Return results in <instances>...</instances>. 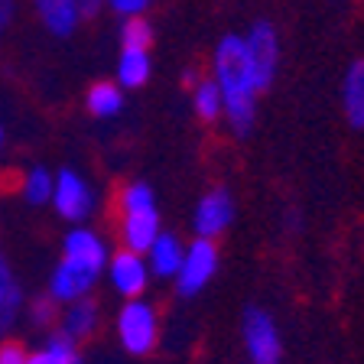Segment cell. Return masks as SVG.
Returning <instances> with one entry per match:
<instances>
[{
  "label": "cell",
  "instance_id": "1",
  "mask_svg": "<svg viewBox=\"0 0 364 364\" xmlns=\"http://www.w3.org/2000/svg\"><path fill=\"white\" fill-rule=\"evenodd\" d=\"M212 78L221 91L225 121L235 136H247L257 121V95L254 78L244 62V39L237 33H228L218 39L212 53Z\"/></svg>",
  "mask_w": 364,
  "mask_h": 364
},
{
  "label": "cell",
  "instance_id": "2",
  "mask_svg": "<svg viewBox=\"0 0 364 364\" xmlns=\"http://www.w3.org/2000/svg\"><path fill=\"white\" fill-rule=\"evenodd\" d=\"M117 228H121L124 247L146 254L153 237L159 235L156 196L146 182H127L121 189V196H117Z\"/></svg>",
  "mask_w": 364,
  "mask_h": 364
},
{
  "label": "cell",
  "instance_id": "3",
  "mask_svg": "<svg viewBox=\"0 0 364 364\" xmlns=\"http://www.w3.org/2000/svg\"><path fill=\"white\" fill-rule=\"evenodd\" d=\"M117 341L121 348L134 358H146L156 351L159 345V309L144 299V296H134L121 306L117 312Z\"/></svg>",
  "mask_w": 364,
  "mask_h": 364
},
{
  "label": "cell",
  "instance_id": "4",
  "mask_svg": "<svg viewBox=\"0 0 364 364\" xmlns=\"http://www.w3.org/2000/svg\"><path fill=\"white\" fill-rule=\"evenodd\" d=\"M244 39V62H247V72L254 78V88L257 91H270V85L277 82V72H280V36L273 30V23L257 20L247 30Z\"/></svg>",
  "mask_w": 364,
  "mask_h": 364
},
{
  "label": "cell",
  "instance_id": "5",
  "mask_svg": "<svg viewBox=\"0 0 364 364\" xmlns=\"http://www.w3.org/2000/svg\"><path fill=\"white\" fill-rule=\"evenodd\" d=\"M241 338H244V351H247L250 364H280L283 361L280 328H277V322H273V316L267 309L250 306L244 312Z\"/></svg>",
  "mask_w": 364,
  "mask_h": 364
},
{
  "label": "cell",
  "instance_id": "6",
  "mask_svg": "<svg viewBox=\"0 0 364 364\" xmlns=\"http://www.w3.org/2000/svg\"><path fill=\"white\" fill-rule=\"evenodd\" d=\"M218 273V247L208 237H196L182 254V264L176 270V293L179 296H198L208 280Z\"/></svg>",
  "mask_w": 364,
  "mask_h": 364
},
{
  "label": "cell",
  "instance_id": "7",
  "mask_svg": "<svg viewBox=\"0 0 364 364\" xmlns=\"http://www.w3.org/2000/svg\"><path fill=\"white\" fill-rule=\"evenodd\" d=\"M55 215L72 225H85L91 212H95V192H91L88 179L75 169H59L55 173V186H53V202Z\"/></svg>",
  "mask_w": 364,
  "mask_h": 364
},
{
  "label": "cell",
  "instance_id": "8",
  "mask_svg": "<svg viewBox=\"0 0 364 364\" xmlns=\"http://www.w3.org/2000/svg\"><path fill=\"white\" fill-rule=\"evenodd\" d=\"M235 221V198L228 189H208L198 198L196 212H192V228H196V237H208L215 241L218 235H225Z\"/></svg>",
  "mask_w": 364,
  "mask_h": 364
},
{
  "label": "cell",
  "instance_id": "9",
  "mask_svg": "<svg viewBox=\"0 0 364 364\" xmlns=\"http://www.w3.org/2000/svg\"><path fill=\"white\" fill-rule=\"evenodd\" d=\"M62 260L78 264V267H85V270L101 277V273L107 270L111 254H107V244L101 241L98 231H91L88 225H75L65 237H62Z\"/></svg>",
  "mask_w": 364,
  "mask_h": 364
},
{
  "label": "cell",
  "instance_id": "10",
  "mask_svg": "<svg viewBox=\"0 0 364 364\" xmlns=\"http://www.w3.org/2000/svg\"><path fill=\"white\" fill-rule=\"evenodd\" d=\"M150 277H153L150 264H146V257L136 254V250L121 247L117 254H111V260H107V280H111L114 293H121L124 299L144 296Z\"/></svg>",
  "mask_w": 364,
  "mask_h": 364
},
{
  "label": "cell",
  "instance_id": "11",
  "mask_svg": "<svg viewBox=\"0 0 364 364\" xmlns=\"http://www.w3.org/2000/svg\"><path fill=\"white\" fill-rule=\"evenodd\" d=\"M95 283H98V273L85 270L78 264H68V260H59L55 270L49 273V289L46 293L53 296L59 306H65V303H75V299L88 296L95 289Z\"/></svg>",
  "mask_w": 364,
  "mask_h": 364
},
{
  "label": "cell",
  "instance_id": "12",
  "mask_svg": "<svg viewBox=\"0 0 364 364\" xmlns=\"http://www.w3.org/2000/svg\"><path fill=\"white\" fill-rule=\"evenodd\" d=\"M36 20L43 23L46 33L65 39L82 26V14H78V0H30Z\"/></svg>",
  "mask_w": 364,
  "mask_h": 364
},
{
  "label": "cell",
  "instance_id": "13",
  "mask_svg": "<svg viewBox=\"0 0 364 364\" xmlns=\"http://www.w3.org/2000/svg\"><path fill=\"white\" fill-rule=\"evenodd\" d=\"M101 326V309L95 299L82 296L75 303H65V312L59 316V332L72 341H88Z\"/></svg>",
  "mask_w": 364,
  "mask_h": 364
},
{
  "label": "cell",
  "instance_id": "14",
  "mask_svg": "<svg viewBox=\"0 0 364 364\" xmlns=\"http://www.w3.org/2000/svg\"><path fill=\"white\" fill-rule=\"evenodd\" d=\"M153 72V59L150 49H134V46H121V55H117V65H114V82L121 85L124 91L144 88L150 82Z\"/></svg>",
  "mask_w": 364,
  "mask_h": 364
},
{
  "label": "cell",
  "instance_id": "15",
  "mask_svg": "<svg viewBox=\"0 0 364 364\" xmlns=\"http://www.w3.org/2000/svg\"><path fill=\"white\" fill-rule=\"evenodd\" d=\"M341 111L355 130H364V59H355L341 78Z\"/></svg>",
  "mask_w": 364,
  "mask_h": 364
},
{
  "label": "cell",
  "instance_id": "16",
  "mask_svg": "<svg viewBox=\"0 0 364 364\" xmlns=\"http://www.w3.org/2000/svg\"><path fill=\"white\" fill-rule=\"evenodd\" d=\"M23 303H26V299H23L20 280L14 277L7 257L0 254V338L16 326V318H20V312H23Z\"/></svg>",
  "mask_w": 364,
  "mask_h": 364
},
{
  "label": "cell",
  "instance_id": "17",
  "mask_svg": "<svg viewBox=\"0 0 364 364\" xmlns=\"http://www.w3.org/2000/svg\"><path fill=\"white\" fill-rule=\"evenodd\" d=\"M182 254H186V247H182V241L176 235H169V231H159L156 237H153V244L146 247V264H150V273L153 277H176V270H179L182 264Z\"/></svg>",
  "mask_w": 364,
  "mask_h": 364
},
{
  "label": "cell",
  "instance_id": "18",
  "mask_svg": "<svg viewBox=\"0 0 364 364\" xmlns=\"http://www.w3.org/2000/svg\"><path fill=\"white\" fill-rule=\"evenodd\" d=\"M85 107H88L91 117L111 121L124 111V88L117 82H95L85 91Z\"/></svg>",
  "mask_w": 364,
  "mask_h": 364
},
{
  "label": "cell",
  "instance_id": "19",
  "mask_svg": "<svg viewBox=\"0 0 364 364\" xmlns=\"http://www.w3.org/2000/svg\"><path fill=\"white\" fill-rule=\"evenodd\" d=\"M26 364H82L78 341H72L62 332H53L43 341V348H36V351L26 355Z\"/></svg>",
  "mask_w": 364,
  "mask_h": 364
},
{
  "label": "cell",
  "instance_id": "20",
  "mask_svg": "<svg viewBox=\"0 0 364 364\" xmlns=\"http://www.w3.org/2000/svg\"><path fill=\"white\" fill-rule=\"evenodd\" d=\"M192 111H196L198 121L205 124H215L225 117V105H221V91L218 85H215V78H198L196 85H192Z\"/></svg>",
  "mask_w": 364,
  "mask_h": 364
},
{
  "label": "cell",
  "instance_id": "21",
  "mask_svg": "<svg viewBox=\"0 0 364 364\" xmlns=\"http://www.w3.org/2000/svg\"><path fill=\"white\" fill-rule=\"evenodd\" d=\"M53 186L55 173H49L46 166H30L20 179V196L26 205H49L53 202Z\"/></svg>",
  "mask_w": 364,
  "mask_h": 364
},
{
  "label": "cell",
  "instance_id": "22",
  "mask_svg": "<svg viewBox=\"0 0 364 364\" xmlns=\"http://www.w3.org/2000/svg\"><path fill=\"white\" fill-rule=\"evenodd\" d=\"M153 23L146 16H130L121 20V46H134V49H150L153 46Z\"/></svg>",
  "mask_w": 364,
  "mask_h": 364
},
{
  "label": "cell",
  "instance_id": "23",
  "mask_svg": "<svg viewBox=\"0 0 364 364\" xmlns=\"http://www.w3.org/2000/svg\"><path fill=\"white\" fill-rule=\"evenodd\" d=\"M55 318H59V303H55L49 293L36 296V299H30V322L36 328H53Z\"/></svg>",
  "mask_w": 364,
  "mask_h": 364
},
{
  "label": "cell",
  "instance_id": "24",
  "mask_svg": "<svg viewBox=\"0 0 364 364\" xmlns=\"http://www.w3.org/2000/svg\"><path fill=\"white\" fill-rule=\"evenodd\" d=\"M153 7V0H107V10L121 20H130V16H146V10Z\"/></svg>",
  "mask_w": 364,
  "mask_h": 364
},
{
  "label": "cell",
  "instance_id": "25",
  "mask_svg": "<svg viewBox=\"0 0 364 364\" xmlns=\"http://www.w3.org/2000/svg\"><path fill=\"white\" fill-rule=\"evenodd\" d=\"M26 355L20 341H0V364H26Z\"/></svg>",
  "mask_w": 364,
  "mask_h": 364
},
{
  "label": "cell",
  "instance_id": "26",
  "mask_svg": "<svg viewBox=\"0 0 364 364\" xmlns=\"http://www.w3.org/2000/svg\"><path fill=\"white\" fill-rule=\"evenodd\" d=\"M16 4H20V0H0V46H4L10 26H14V20H16Z\"/></svg>",
  "mask_w": 364,
  "mask_h": 364
},
{
  "label": "cell",
  "instance_id": "27",
  "mask_svg": "<svg viewBox=\"0 0 364 364\" xmlns=\"http://www.w3.org/2000/svg\"><path fill=\"white\" fill-rule=\"evenodd\" d=\"M105 10H107V0H78V14H82V23L85 20H98Z\"/></svg>",
  "mask_w": 364,
  "mask_h": 364
},
{
  "label": "cell",
  "instance_id": "28",
  "mask_svg": "<svg viewBox=\"0 0 364 364\" xmlns=\"http://www.w3.org/2000/svg\"><path fill=\"white\" fill-rule=\"evenodd\" d=\"M198 78H202L198 75V68H186V72H182V85H186V88H192Z\"/></svg>",
  "mask_w": 364,
  "mask_h": 364
},
{
  "label": "cell",
  "instance_id": "29",
  "mask_svg": "<svg viewBox=\"0 0 364 364\" xmlns=\"http://www.w3.org/2000/svg\"><path fill=\"white\" fill-rule=\"evenodd\" d=\"M4 144H7V130H4V124H0V153H4Z\"/></svg>",
  "mask_w": 364,
  "mask_h": 364
}]
</instances>
